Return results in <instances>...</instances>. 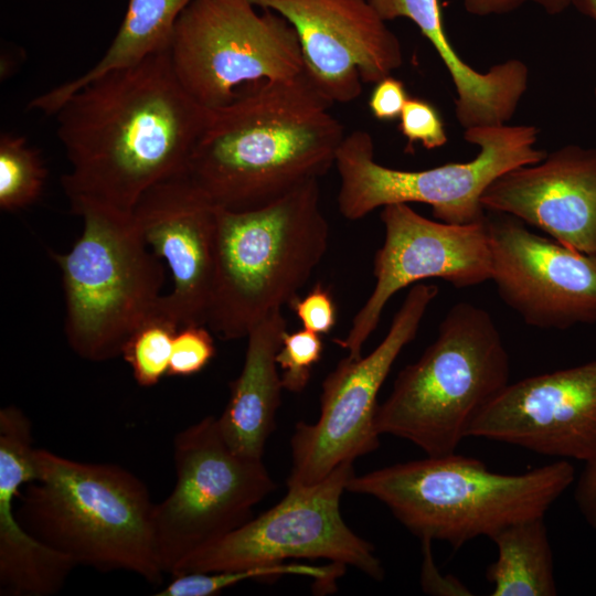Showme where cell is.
I'll return each mask as SVG.
<instances>
[{
  "mask_svg": "<svg viewBox=\"0 0 596 596\" xmlns=\"http://www.w3.org/2000/svg\"><path fill=\"white\" fill-rule=\"evenodd\" d=\"M209 113L181 85L168 49L77 88L53 115L72 212L132 214L147 190L187 172Z\"/></svg>",
  "mask_w": 596,
  "mask_h": 596,
  "instance_id": "cell-1",
  "label": "cell"
},
{
  "mask_svg": "<svg viewBox=\"0 0 596 596\" xmlns=\"http://www.w3.org/2000/svg\"><path fill=\"white\" fill-rule=\"evenodd\" d=\"M332 105L306 71L248 85L210 109L185 173L219 209L267 205L334 166L345 134Z\"/></svg>",
  "mask_w": 596,
  "mask_h": 596,
  "instance_id": "cell-2",
  "label": "cell"
},
{
  "mask_svg": "<svg viewBox=\"0 0 596 596\" xmlns=\"http://www.w3.org/2000/svg\"><path fill=\"white\" fill-rule=\"evenodd\" d=\"M36 478L14 512L33 538L100 572L128 571L159 585L163 572L153 538L147 486L114 464L73 460L43 448L33 453Z\"/></svg>",
  "mask_w": 596,
  "mask_h": 596,
  "instance_id": "cell-3",
  "label": "cell"
},
{
  "mask_svg": "<svg viewBox=\"0 0 596 596\" xmlns=\"http://www.w3.org/2000/svg\"><path fill=\"white\" fill-rule=\"evenodd\" d=\"M574 481L568 460L510 475L453 453L353 475L347 491L380 500L422 541L459 549L511 524L544 518Z\"/></svg>",
  "mask_w": 596,
  "mask_h": 596,
  "instance_id": "cell-4",
  "label": "cell"
},
{
  "mask_svg": "<svg viewBox=\"0 0 596 596\" xmlns=\"http://www.w3.org/2000/svg\"><path fill=\"white\" fill-rule=\"evenodd\" d=\"M328 240L318 179L258 209L217 207L206 327L226 340L247 337L260 320L298 296L323 258Z\"/></svg>",
  "mask_w": 596,
  "mask_h": 596,
  "instance_id": "cell-5",
  "label": "cell"
},
{
  "mask_svg": "<svg viewBox=\"0 0 596 596\" xmlns=\"http://www.w3.org/2000/svg\"><path fill=\"white\" fill-rule=\"evenodd\" d=\"M509 379V354L491 315L470 302L455 304L434 342L400 371L377 406L376 430L427 456L453 454Z\"/></svg>",
  "mask_w": 596,
  "mask_h": 596,
  "instance_id": "cell-6",
  "label": "cell"
},
{
  "mask_svg": "<svg viewBox=\"0 0 596 596\" xmlns=\"http://www.w3.org/2000/svg\"><path fill=\"white\" fill-rule=\"evenodd\" d=\"M83 231L67 253H52L62 273L65 337L81 358L121 354L128 338L158 307L164 268L132 214L86 207Z\"/></svg>",
  "mask_w": 596,
  "mask_h": 596,
  "instance_id": "cell-7",
  "label": "cell"
},
{
  "mask_svg": "<svg viewBox=\"0 0 596 596\" xmlns=\"http://www.w3.org/2000/svg\"><path fill=\"white\" fill-rule=\"evenodd\" d=\"M539 132L533 125L469 128L464 139L479 148L473 159L408 171L376 162L371 135L354 130L345 135L336 157L339 212L355 221L390 204L424 203L435 220L445 223L482 221L486 189L504 172L545 157V151L535 148Z\"/></svg>",
  "mask_w": 596,
  "mask_h": 596,
  "instance_id": "cell-8",
  "label": "cell"
},
{
  "mask_svg": "<svg viewBox=\"0 0 596 596\" xmlns=\"http://www.w3.org/2000/svg\"><path fill=\"white\" fill-rule=\"evenodd\" d=\"M251 0H192L169 43L184 89L209 109L232 102L252 84L305 72L299 39L279 13Z\"/></svg>",
  "mask_w": 596,
  "mask_h": 596,
  "instance_id": "cell-9",
  "label": "cell"
},
{
  "mask_svg": "<svg viewBox=\"0 0 596 596\" xmlns=\"http://www.w3.org/2000/svg\"><path fill=\"white\" fill-rule=\"evenodd\" d=\"M173 461L174 488L153 509L156 554L170 575L187 557L251 520L253 508L277 487L263 459L230 448L214 416L174 436Z\"/></svg>",
  "mask_w": 596,
  "mask_h": 596,
  "instance_id": "cell-10",
  "label": "cell"
},
{
  "mask_svg": "<svg viewBox=\"0 0 596 596\" xmlns=\"http://www.w3.org/2000/svg\"><path fill=\"white\" fill-rule=\"evenodd\" d=\"M352 464L343 462L315 485L288 487L276 505L187 557L172 575L326 558L381 581L384 570L374 546L352 532L340 512Z\"/></svg>",
  "mask_w": 596,
  "mask_h": 596,
  "instance_id": "cell-11",
  "label": "cell"
},
{
  "mask_svg": "<svg viewBox=\"0 0 596 596\" xmlns=\"http://www.w3.org/2000/svg\"><path fill=\"white\" fill-rule=\"evenodd\" d=\"M435 284L418 283L407 292L380 344L366 356L339 361L322 382L320 416L299 422L290 439L292 467L287 487L311 486L338 466L379 447L376 397L402 350L414 340L438 295Z\"/></svg>",
  "mask_w": 596,
  "mask_h": 596,
  "instance_id": "cell-12",
  "label": "cell"
},
{
  "mask_svg": "<svg viewBox=\"0 0 596 596\" xmlns=\"http://www.w3.org/2000/svg\"><path fill=\"white\" fill-rule=\"evenodd\" d=\"M380 217L384 242L374 256L373 290L348 334L334 339L352 359L362 356L363 344L376 329L384 307L401 289L430 278L458 289L491 280L486 217L470 224H450L427 219L405 203L383 206Z\"/></svg>",
  "mask_w": 596,
  "mask_h": 596,
  "instance_id": "cell-13",
  "label": "cell"
},
{
  "mask_svg": "<svg viewBox=\"0 0 596 596\" xmlns=\"http://www.w3.org/2000/svg\"><path fill=\"white\" fill-rule=\"evenodd\" d=\"M491 280L500 299L539 329L596 322V256L530 231L507 214L486 213Z\"/></svg>",
  "mask_w": 596,
  "mask_h": 596,
  "instance_id": "cell-14",
  "label": "cell"
},
{
  "mask_svg": "<svg viewBox=\"0 0 596 596\" xmlns=\"http://www.w3.org/2000/svg\"><path fill=\"white\" fill-rule=\"evenodd\" d=\"M296 30L305 71L334 103H351L403 64L396 34L368 0H251Z\"/></svg>",
  "mask_w": 596,
  "mask_h": 596,
  "instance_id": "cell-15",
  "label": "cell"
},
{
  "mask_svg": "<svg viewBox=\"0 0 596 596\" xmlns=\"http://www.w3.org/2000/svg\"><path fill=\"white\" fill-rule=\"evenodd\" d=\"M468 437L596 462V360L509 383L480 412Z\"/></svg>",
  "mask_w": 596,
  "mask_h": 596,
  "instance_id": "cell-16",
  "label": "cell"
},
{
  "mask_svg": "<svg viewBox=\"0 0 596 596\" xmlns=\"http://www.w3.org/2000/svg\"><path fill=\"white\" fill-rule=\"evenodd\" d=\"M132 220L153 254L172 276V289L160 307L179 324L206 326L211 301L217 230V207L187 173L147 190Z\"/></svg>",
  "mask_w": 596,
  "mask_h": 596,
  "instance_id": "cell-17",
  "label": "cell"
},
{
  "mask_svg": "<svg viewBox=\"0 0 596 596\" xmlns=\"http://www.w3.org/2000/svg\"><path fill=\"white\" fill-rule=\"evenodd\" d=\"M481 203L596 256V146L566 145L511 169L486 189Z\"/></svg>",
  "mask_w": 596,
  "mask_h": 596,
  "instance_id": "cell-18",
  "label": "cell"
},
{
  "mask_svg": "<svg viewBox=\"0 0 596 596\" xmlns=\"http://www.w3.org/2000/svg\"><path fill=\"white\" fill-rule=\"evenodd\" d=\"M33 433L21 408L0 409V595L52 596L74 567L70 557L33 538L13 505L20 488L35 480Z\"/></svg>",
  "mask_w": 596,
  "mask_h": 596,
  "instance_id": "cell-19",
  "label": "cell"
},
{
  "mask_svg": "<svg viewBox=\"0 0 596 596\" xmlns=\"http://www.w3.org/2000/svg\"><path fill=\"white\" fill-rule=\"evenodd\" d=\"M286 332V319L281 309H276L246 337L241 374L231 383L230 400L217 418L226 444L241 456L263 459L265 444L275 428L283 390L276 354Z\"/></svg>",
  "mask_w": 596,
  "mask_h": 596,
  "instance_id": "cell-20",
  "label": "cell"
},
{
  "mask_svg": "<svg viewBox=\"0 0 596 596\" xmlns=\"http://www.w3.org/2000/svg\"><path fill=\"white\" fill-rule=\"evenodd\" d=\"M191 1L127 0L123 21L103 57L84 74L33 98L29 107L54 115L65 98L87 82L168 49L174 25Z\"/></svg>",
  "mask_w": 596,
  "mask_h": 596,
  "instance_id": "cell-21",
  "label": "cell"
},
{
  "mask_svg": "<svg viewBox=\"0 0 596 596\" xmlns=\"http://www.w3.org/2000/svg\"><path fill=\"white\" fill-rule=\"evenodd\" d=\"M490 540L497 560L486 573L492 596H554L557 594L553 554L544 518L511 524Z\"/></svg>",
  "mask_w": 596,
  "mask_h": 596,
  "instance_id": "cell-22",
  "label": "cell"
},
{
  "mask_svg": "<svg viewBox=\"0 0 596 596\" xmlns=\"http://www.w3.org/2000/svg\"><path fill=\"white\" fill-rule=\"evenodd\" d=\"M344 571V565L336 563L327 566L280 563L243 570L190 572L172 575L156 596H214L244 581H272L287 574L308 576L323 587H331Z\"/></svg>",
  "mask_w": 596,
  "mask_h": 596,
  "instance_id": "cell-23",
  "label": "cell"
},
{
  "mask_svg": "<svg viewBox=\"0 0 596 596\" xmlns=\"http://www.w3.org/2000/svg\"><path fill=\"white\" fill-rule=\"evenodd\" d=\"M180 327L159 301L157 309L128 338L120 355L138 385L151 387L168 375L173 340Z\"/></svg>",
  "mask_w": 596,
  "mask_h": 596,
  "instance_id": "cell-24",
  "label": "cell"
},
{
  "mask_svg": "<svg viewBox=\"0 0 596 596\" xmlns=\"http://www.w3.org/2000/svg\"><path fill=\"white\" fill-rule=\"evenodd\" d=\"M47 171L40 153L23 136H0V207L22 210L41 195Z\"/></svg>",
  "mask_w": 596,
  "mask_h": 596,
  "instance_id": "cell-25",
  "label": "cell"
},
{
  "mask_svg": "<svg viewBox=\"0 0 596 596\" xmlns=\"http://www.w3.org/2000/svg\"><path fill=\"white\" fill-rule=\"evenodd\" d=\"M368 2L384 21L397 18L411 20L433 45L456 87H465L475 79L476 70L460 57L446 34L440 0H368Z\"/></svg>",
  "mask_w": 596,
  "mask_h": 596,
  "instance_id": "cell-26",
  "label": "cell"
},
{
  "mask_svg": "<svg viewBox=\"0 0 596 596\" xmlns=\"http://www.w3.org/2000/svg\"><path fill=\"white\" fill-rule=\"evenodd\" d=\"M316 332L302 328L291 333L286 332L276 354L278 368L283 370V389L299 393L306 389L311 370L321 359L323 342Z\"/></svg>",
  "mask_w": 596,
  "mask_h": 596,
  "instance_id": "cell-27",
  "label": "cell"
},
{
  "mask_svg": "<svg viewBox=\"0 0 596 596\" xmlns=\"http://www.w3.org/2000/svg\"><path fill=\"white\" fill-rule=\"evenodd\" d=\"M398 120V130L407 139L411 151L416 142L433 150L445 146L448 140L440 113L425 99L409 97Z\"/></svg>",
  "mask_w": 596,
  "mask_h": 596,
  "instance_id": "cell-28",
  "label": "cell"
},
{
  "mask_svg": "<svg viewBox=\"0 0 596 596\" xmlns=\"http://www.w3.org/2000/svg\"><path fill=\"white\" fill-rule=\"evenodd\" d=\"M215 352L214 340L206 326H182L173 340L168 375L196 374L210 363Z\"/></svg>",
  "mask_w": 596,
  "mask_h": 596,
  "instance_id": "cell-29",
  "label": "cell"
},
{
  "mask_svg": "<svg viewBox=\"0 0 596 596\" xmlns=\"http://www.w3.org/2000/svg\"><path fill=\"white\" fill-rule=\"evenodd\" d=\"M289 307L307 330L327 334L336 326L337 306L331 291L321 283H317L305 297H295Z\"/></svg>",
  "mask_w": 596,
  "mask_h": 596,
  "instance_id": "cell-30",
  "label": "cell"
},
{
  "mask_svg": "<svg viewBox=\"0 0 596 596\" xmlns=\"http://www.w3.org/2000/svg\"><path fill=\"white\" fill-rule=\"evenodd\" d=\"M408 98L405 84L390 75L374 84L369 108L377 120L391 121L400 118Z\"/></svg>",
  "mask_w": 596,
  "mask_h": 596,
  "instance_id": "cell-31",
  "label": "cell"
},
{
  "mask_svg": "<svg viewBox=\"0 0 596 596\" xmlns=\"http://www.w3.org/2000/svg\"><path fill=\"white\" fill-rule=\"evenodd\" d=\"M526 3H534L554 15L565 11L571 6V0H462L465 10L475 17L512 13Z\"/></svg>",
  "mask_w": 596,
  "mask_h": 596,
  "instance_id": "cell-32",
  "label": "cell"
},
{
  "mask_svg": "<svg viewBox=\"0 0 596 596\" xmlns=\"http://www.w3.org/2000/svg\"><path fill=\"white\" fill-rule=\"evenodd\" d=\"M574 498L582 515L596 529V462L585 465L576 481Z\"/></svg>",
  "mask_w": 596,
  "mask_h": 596,
  "instance_id": "cell-33",
  "label": "cell"
},
{
  "mask_svg": "<svg viewBox=\"0 0 596 596\" xmlns=\"http://www.w3.org/2000/svg\"><path fill=\"white\" fill-rule=\"evenodd\" d=\"M571 6L596 22V0H571Z\"/></svg>",
  "mask_w": 596,
  "mask_h": 596,
  "instance_id": "cell-34",
  "label": "cell"
},
{
  "mask_svg": "<svg viewBox=\"0 0 596 596\" xmlns=\"http://www.w3.org/2000/svg\"><path fill=\"white\" fill-rule=\"evenodd\" d=\"M594 95H595V98H596V88H595V91H594Z\"/></svg>",
  "mask_w": 596,
  "mask_h": 596,
  "instance_id": "cell-35",
  "label": "cell"
}]
</instances>
